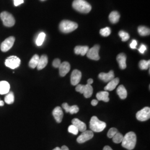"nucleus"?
<instances>
[{"instance_id": "nucleus-17", "label": "nucleus", "mask_w": 150, "mask_h": 150, "mask_svg": "<svg viewBox=\"0 0 150 150\" xmlns=\"http://www.w3.org/2000/svg\"><path fill=\"white\" fill-rule=\"evenodd\" d=\"M10 85L9 83L6 81H0V94L5 95L10 92Z\"/></svg>"}, {"instance_id": "nucleus-40", "label": "nucleus", "mask_w": 150, "mask_h": 150, "mask_svg": "<svg viewBox=\"0 0 150 150\" xmlns=\"http://www.w3.org/2000/svg\"><path fill=\"white\" fill-rule=\"evenodd\" d=\"M13 1H14V5L15 6L20 5L24 2V0H13Z\"/></svg>"}, {"instance_id": "nucleus-28", "label": "nucleus", "mask_w": 150, "mask_h": 150, "mask_svg": "<svg viewBox=\"0 0 150 150\" xmlns=\"http://www.w3.org/2000/svg\"><path fill=\"white\" fill-rule=\"evenodd\" d=\"M46 38V34L44 32H41L36 39V43L38 46H40L43 44V42L45 41V39Z\"/></svg>"}, {"instance_id": "nucleus-19", "label": "nucleus", "mask_w": 150, "mask_h": 150, "mask_svg": "<svg viewBox=\"0 0 150 150\" xmlns=\"http://www.w3.org/2000/svg\"><path fill=\"white\" fill-rule=\"evenodd\" d=\"M48 63V57L46 55L43 54L40 57L38 64L37 66L38 70H42L47 64Z\"/></svg>"}, {"instance_id": "nucleus-10", "label": "nucleus", "mask_w": 150, "mask_h": 150, "mask_svg": "<svg viewBox=\"0 0 150 150\" xmlns=\"http://www.w3.org/2000/svg\"><path fill=\"white\" fill-rule=\"evenodd\" d=\"M93 137V132L92 131L86 130L83 132L77 139V142L79 144H83L86 141L92 139Z\"/></svg>"}, {"instance_id": "nucleus-7", "label": "nucleus", "mask_w": 150, "mask_h": 150, "mask_svg": "<svg viewBox=\"0 0 150 150\" xmlns=\"http://www.w3.org/2000/svg\"><path fill=\"white\" fill-rule=\"evenodd\" d=\"M136 118L139 121H145L150 118V108L145 107L136 113Z\"/></svg>"}, {"instance_id": "nucleus-23", "label": "nucleus", "mask_w": 150, "mask_h": 150, "mask_svg": "<svg viewBox=\"0 0 150 150\" xmlns=\"http://www.w3.org/2000/svg\"><path fill=\"white\" fill-rule=\"evenodd\" d=\"M117 93L121 99H125L127 96V90L123 85H121L119 86L117 89Z\"/></svg>"}, {"instance_id": "nucleus-21", "label": "nucleus", "mask_w": 150, "mask_h": 150, "mask_svg": "<svg viewBox=\"0 0 150 150\" xmlns=\"http://www.w3.org/2000/svg\"><path fill=\"white\" fill-rule=\"evenodd\" d=\"M109 93L107 91H101L97 93L96 97L98 101H103L104 102L109 101Z\"/></svg>"}, {"instance_id": "nucleus-6", "label": "nucleus", "mask_w": 150, "mask_h": 150, "mask_svg": "<svg viewBox=\"0 0 150 150\" xmlns=\"http://www.w3.org/2000/svg\"><path fill=\"white\" fill-rule=\"evenodd\" d=\"M5 65L11 69H15L21 64V60L16 56H11L6 59Z\"/></svg>"}, {"instance_id": "nucleus-3", "label": "nucleus", "mask_w": 150, "mask_h": 150, "mask_svg": "<svg viewBox=\"0 0 150 150\" xmlns=\"http://www.w3.org/2000/svg\"><path fill=\"white\" fill-rule=\"evenodd\" d=\"M106 127V123L100 121L96 116H93L91 118L90 122V128L92 131L96 132H102Z\"/></svg>"}, {"instance_id": "nucleus-15", "label": "nucleus", "mask_w": 150, "mask_h": 150, "mask_svg": "<svg viewBox=\"0 0 150 150\" xmlns=\"http://www.w3.org/2000/svg\"><path fill=\"white\" fill-rule=\"evenodd\" d=\"M72 124L78 129L79 131H80L82 132L85 131L87 129L86 124L83 122L80 121V120H79L78 118H74L72 120Z\"/></svg>"}, {"instance_id": "nucleus-42", "label": "nucleus", "mask_w": 150, "mask_h": 150, "mask_svg": "<svg viewBox=\"0 0 150 150\" xmlns=\"http://www.w3.org/2000/svg\"><path fill=\"white\" fill-rule=\"evenodd\" d=\"M103 150H113L110 146H105V147L103 148Z\"/></svg>"}, {"instance_id": "nucleus-13", "label": "nucleus", "mask_w": 150, "mask_h": 150, "mask_svg": "<svg viewBox=\"0 0 150 150\" xmlns=\"http://www.w3.org/2000/svg\"><path fill=\"white\" fill-rule=\"evenodd\" d=\"M98 78L105 82H108L115 78L114 72L112 70H111L108 73H100L98 75Z\"/></svg>"}, {"instance_id": "nucleus-43", "label": "nucleus", "mask_w": 150, "mask_h": 150, "mask_svg": "<svg viewBox=\"0 0 150 150\" xmlns=\"http://www.w3.org/2000/svg\"><path fill=\"white\" fill-rule=\"evenodd\" d=\"M61 149V150H69V148L66 146H62Z\"/></svg>"}, {"instance_id": "nucleus-30", "label": "nucleus", "mask_w": 150, "mask_h": 150, "mask_svg": "<svg viewBox=\"0 0 150 150\" xmlns=\"http://www.w3.org/2000/svg\"><path fill=\"white\" fill-rule=\"evenodd\" d=\"M123 136L120 132H117L112 137V140L114 143L115 144H120L121 143L123 139Z\"/></svg>"}, {"instance_id": "nucleus-32", "label": "nucleus", "mask_w": 150, "mask_h": 150, "mask_svg": "<svg viewBox=\"0 0 150 150\" xmlns=\"http://www.w3.org/2000/svg\"><path fill=\"white\" fill-rule=\"evenodd\" d=\"M118 35H119L120 37L121 38L122 41L123 42L127 41L129 38V33H127V32H125L123 31H120L118 33Z\"/></svg>"}, {"instance_id": "nucleus-35", "label": "nucleus", "mask_w": 150, "mask_h": 150, "mask_svg": "<svg viewBox=\"0 0 150 150\" xmlns=\"http://www.w3.org/2000/svg\"><path fill=\"white\" fill-rule=\"evenodd\" d=\"M79 111V108L77 105H73L72 106H70L69 109V112L71 114H75L77 113Z\"/></svg>"}, {"instance_id": "nucleus-31", "label": "nucleus", "mask_w": 150, "mask_h": 150, "mask_svg": "<svg viewBox=\"0 0 150 150\" xmlns=\"http://www.w3.org/2000/svg\"><path fill=\"white\" fill-rule=\"evenodd\" d=\"M100 34L102 35V36H104V37H107L111 33V30L110 29V27H106L105 28H102L100 31Z\"/></svg>"}, {"instance_id": "nucleus-29", "label": "nucleus", "mask_w": 150, "mask_h": 150, "mask_svg": "<svg viewBox=\"0 0 150 150\" xmlns=\"http://www.w3.org/2000/svg\"><path fill=\"white\" fill-rule=\"evenodd\" d=\"M150 61L141 60L139 62V67L141 70H147L150 68Z\"/></svg>"}, {"instance_id": "nucleus-11", "label": "nucleus", "mask_w": 150, "mask_h": 150, "mask_svg": "<svg viewBox=\"0 0 150 150\" xmlns=\"http://www.w3.org/2000/svg\"><path fill=\"white\" fill-rule=\"evenodd\" d=\"M82 77V74L80 71L78 70H74L71 76V83L72 85L76 86L77 85Z\"/></svg>"}, {"instance_id": "nucleus-39", "label": "nucleus", "mask_w": 150, "mask_h": 150, "mask_svg": "<svg viewBox=\"0 0 150 150\" xmlns=\"http://www.w3.org/2000/svg\"><path fill=\"white\" fill-rule=\"evenodd\" d=\"M62 106L63 107V108L65 110V111L67 113L69 112V107L70 106L68 105V103H64L62 105Z\"/></svg>"}, {"instance_id": "nucleus-37", "label": "nucleus", "mask_w": 150, "mask_h": 150, "mask_svg": "<svg viewBox=\"0 0 150 150\" xmlns=\"http://www.w3.org/2000/svg\"><path fill=\"white\" fill-rule=\"evenodd\" d=\"M146 49H147L146 46H145V45L142 44V45H141L140 47H139V52L141 54H144L145 51L146 50Z\"/></svg>"}, {"instance_id": "nucleus-46", "label": "nucleus", "mask_w": 150, "mask_h": 150, "mask_svg": "<svg viewBox=\"0 0 150 150\" xmlns=\"http://www.w3.org/2000/svg\"><path fill=\"white\" fill-rule=\"evenodd\" d=\"M61 150V149L59 147H56V148H54V150Z\"/></svg>"}, {"instance_id": "nucleus-12", "label": "nucleus", "mask_w": 150, "mask_h": 150, "mask_svg": "<svg viewBox=\"0 0 150 150\" xmlns=\"http://www.w3.org/2000/svg\"><path fill=\"white\" fill-rule=\"evenodd\" d=\"M52 115L57 123L61 122L64 117V113L61 107L58 106L54 108V109L52 111Z\"/></svg>"}, {"instance_id": "nucleus-22", "label": "nucleus", "mask_w": 150, "mask_h": 150, "mask_svg": "<svg viewBox=\"0 0 150 150\" xmlns=\"http://www.w3.org/2000/svg\"><path fill=\"white\" fill-rule=\"evenodd\" d=\"M93 93V87L91 85L87 84L83 86V88L82 91V94H83L85 97L86 98L91 97Z\"/></svg>"}, {"instance_id": "nucleus-26", "label": "nucleus", "mask_w": 150, "mask_h": 150, "mask_svg": "<svg viewBox=\"0 0 150 150\" xmlns=\"http://www.w3.org/2000/svg\"><path fill=\"white\" fill-rule=\"evenodd\" d=\"M138 32L142 36H148L150 33V28L145 26H141L138 27Z\"/></svg>"}, {"instance_id": "nucleus-20", "label": "nucleus", "mask_w": 150, "mask_h": 150, "mask_svg": "<svg viewBox=\"0 0 150 150\" xmlns=\"http://www.w3.org/2000/svg\"><path fill=\"white\" fill-rule=\"evenodd\" d=\"M89 50V47L87 46H77L75 47L74 51L75 54H81L85 56Z\"/></svg>"}, {"instance_id": "nucleus-16", "label": "nucleus", "mask_w": 150, "mask_h": 150, "mask_svg": "<svg viewBox=\"0 0 150 150\" xmlns=\"http://www.w3.org/2000/svg\"><path fill=\"white\" fill-rule=\"evenodd\" d=\"M116 60L118 62L119 67L121 70H124L126 68V56L123 53L118 54L116 57Z\"/></svg>"}, {"instance_id": "nucleus-4", "label": "nucleus", "mask_w": 150, "mask_h": 150, "mask_svg": "<svg viewBox=\"0 0 150 150\" xmlns=\"http://www.w3.org/2000/svg\"><path fill=\"white\" fill-rule=\"evenodd\" d=\"M78 27V25L75 22L69 20H63L59 23L60 31L64 33H70L75 31Z\"/></svg>"}, {"instance_id": "nucleus-24", "label": "nucleus", "mask_w": 150, "mask_h": 150, "mask_svg": "<svg viewBox=\"0 0 150 150\" xmlns=\"http://www.w3.org/2000/svg\"><path fill=\"white\" fill-rule=\"evenodd\" d=\"M120 18V15L118 12L112 11L109 15V20L112 23H116L118 22Z\"/></svg>"}, {"instance_id": "nucleus-27", "label": "nucleus", "mask_w": 150, "mask_h": 150, "mask_svg": "<svg viewBox=\"0 0 150 150\" xmlns=\"http://www.w3.org/2000/svg\"><path fill=\"white\" fill-rule=\"evenodd\" d=\"M15 101V96L12 92H9L5 97V102L7 104H12Z\"/></svg>"}, {"instance_id": "nucleus-38", "label": "nucleus", "mask_w": 150, "mask_h": 150, "mask_svg": "<svg viewBox=\"0 0 150 150\" xmlns=\"http://www.w3.org/2000/svg\"><path fill=\"white\" fill-rule=\"evenodd\" d=\"M137 45V41H136L135 40H132V42L130 44L129 46H130V47L132 48V49H135V48H136Z\"/></svg>"}, {"instance_id": "nucleus-34", "label": "nucleus", "mask_w": 150, "mask_h": 150, "mask_svg": "<svg viewBox=\"0 0 150 150\" xmlns=\"http://www.w3.org/2000/svg\"><path fill=\"white\" fill-rule=\"evenodd\" d=\"M68 131H69L70 133H71V134H75V135L77 134L78 132H79L78 129H77V128L75 127V126L73 125H70V126L69 127V128H68Z\"/></svg>"}, {"instance_id": "nucleus-2", "label": "nucleus", "mask_w": 150, "mask_h": 150, "mask_svg": "<svg viewBox=\"0 0 150 150\" xmlns=\"http://www.w3.org/2000/svg\"><path fill=\"white\" fill-rule=\"evenodd\" d=\"M72 7L76 11L83 13H87L91 10V6L85 0H74L72 3Z\"/></svg>"}, {"instance_id": "nucleus-44", "label": "nucleus", "mask_w": 150, "mask_h": 150, "mask_svg": "<svg viewBox=\"0 0 150 150\" xmlns=\"http://www.w3.org/2000/svg\"><path fill=\"white\" fill-rule=\"evenodd\" d=\"M93 82V81L92 79H90L87 80V84H88V85H91Z\"/></svg>"}, {"instance_id": "nucleus-33", "label": "nucleus", "mask_w": 150, "mask_h": 150, "mask_svg": "<svg viewBox=\"0 0 150 150\" xmlns=\"http://www.w3.org/2000/svg\"><path fill=\"white\" fill-rule=\"evenodd\" d=\"M117 132H118V131H117V129L112 127V128H111V129H109V131H108V133H107V137H108V138L111 139V138H112L113 137L115 134H116Z\"/></svg>"}, {"instance_id": "nucleus-18", "label": "nucleus", "mask_w": 150, "mask_h": 150, "mask_svg": "<svg viewBox=\"0 0 150 150\" xmlns=\"http://www.w3.org/2000/svg\"><path fill=\"white\" fill-rule=\"evenodd\" d=\"M120 82L118 78H114L113 80L108 82L107 86L105 87V90L106 91H112L118 85Z\"/></svg>"}, {"instance_id": "nucleus-47", "label": "nucleus", "mask_w": 150, "mask_h": 150, "mask_svg": "<svg viewBox=\"0 0 150 150\" xmlns=\"http://www.w3.org/2000/svg\"><path fill=\"white\" fill-rule=\"evenodd\" d=\"M41 1H46V0H41Z\"/></svg>"}, {"instance_id": "nucleus-25", "label": "nucleus", "mask_w": 150, "mask_h": 150, "mask_svg": "<svg viewBox=\"0 0 150 150\" xmlns=\"http://www.w3.org/2000/svg\"><path fill=\"white\" fill-rule=\"evenodd\" d=\"M39 59H40L39 56L38 54H35L29 62V64H28L29 66L32 69H35L37 67Z\"/></svg>"}, {"instance_id": "nucleus-5", "label": "nucleus", "mask_w": 150, "mask_h": 150, "mask_svg": "<svg viewBox=\"0 0 150 150\" xmlns=\"http://www.w3.org/2000/svg\"><path fill=\"white\" fill-rule=\"evenodd\" d=\"M0 17L1 20L3 22L4 25L6 27H12L15 23V20L12 15L6 11L2 12L1 15Z\"/></svg>"}, {"instance_id": "nucleus-41", "label": "nucleus", "mask_w": 150, "mask_h": 150, "mask_svg": "<svg viewBox=\"0 0 150 150\" xmlns=\"http://www.w3.org/2000/svg\"><path fill=\"white\" fill-rule=\"evenodd\" d=\"M98 104V100H93L92 101H91V105L93 106H96Z\"/></svg>"}, {"instance_id": "nucleus-1", "label": "nucleus", "mask_w": 150, "mask_h": 150, "mask_svg": "<svg viewBox=\"0 0 150 150\" xmlns=\"http://www.w3.org/2000/svg\"><path fill=\"white\" fill-rule=\"evenodd\" d=\"M136 135L134 132H129L123 136L122 141V147L129 150H133L136 144Z\"/></svg>"}, {"instance_id": "nucleus-45", "label": "nucleus", "mask_w": 150, "mask_h": 150, "mask_svg": "<svg viewBox=\"0 0 150 150\" xmlns=\"http://www.w3.org/2000/svg\"><path fill=\"white\" fill-rule=\"evenodd\" d=\"M4 104H5L4 102L0 100V106H3L4 105Z\"/></svg>"}, {"instance_id": "nucleus-36", "label": "nucleus", "mask_w": 150, "mask_h": 150, "mask_svg": "<svg viewBox=\"0 0 150 150\" xmlns=\"http://www.w3.org/2000/svg\"><path fill=\"white\" fill-rule=\"evenodd\" d=\"M61 64V62L60 59H54V61L52 62V65L55 68H59Z\"/></svg>"}, {"instance_id": "nucleus-9", "label": "nucleus", "mask_w": 150, "mask_h": 150, "mask_svg": "<svg viewBox=\"0 0 150 150\" xmlns=\"http://www.w3.org/2000/svg\"><path fill=\"white\" fill-rule=\"evenodd\" d=\"M15 41V38L13 36H10L9 38H6L5 40L1 43V50L2 52H6L10 50L12 46Z\"/></svg>"}, {"instance_id": "nucleus-8", "label": "nucleus", "mask_w": 150, "mask_h": 150, "mask_svg": "<svg viewBox=\"0 0 150 150\" xmlns=\"http://www.w3.org/2000/svg\"><path fill=\"white\" fill-rule=\"evenodd\" d=\"M99 50H100V46L98 45H95L93 47H92L90 49L89 48L88 52L86 54L87 57L92 60H95V61L99 60L100 59L98 54Z\"/></svg>"}, {"instance_id": "nucleus-14", "label": "nucleus", "mask_w": 150, "mask_h": 150, "mask_svg": "<svg viewBox=\"0 0 150 150\" xmlns=\"http://www.w3.org/2000/svg\"><path fill=\"white\" fill-rule=\"evenodd\" d=\"M59 68V75L62 77H64L70 71L71 66L68 62L64 61L61 64Z\"/></svg>"}]
</instances>
